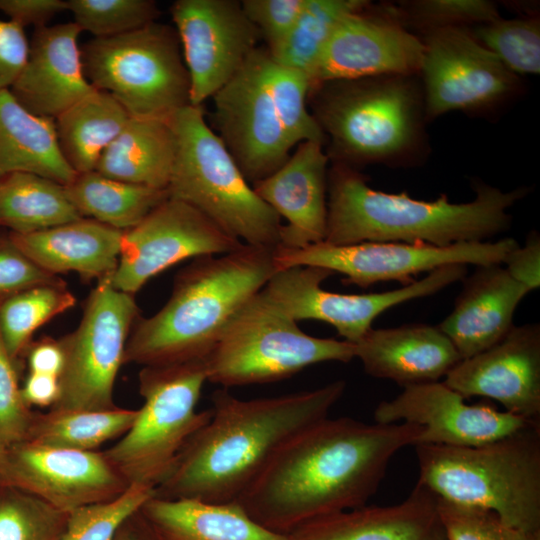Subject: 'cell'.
I'll list each match as a JSON object with an SVG mask.
<instances>
[{"label": "cell", "mask_w": 540, "mask_h": 540, "mask_svg": "<svg viewBox=\"0 0 540 540\" xmlns=\"http://www.w3.org/2000/svg\"><path fill=\"white\" fill-rule=\"evenodd\" d=\"M137 410L50 409L34 414L25 441L53 448L95 451L108 440L124 435L133 424Z\"/></svg>", "instance_id": "obj_34"}, {"label": "cell", "mask_w": 540, "mask_h": 540, "mask_svg": "<svg viewBox=\"0 0 540 540\" xmlns=\"http://www.w3.org/2000/svg\"><path fill=\"white\" fill-rule=\"evenodd\" d=\"M369 5L365 0H306L292 30L271 57L306 75L310 82L319 58L338 23Z\"/></svg>", "instance_id": "obj_35"}, {"label": "cell", "mask_w": 540, "mask_h": 540, "mask_svg": "<svg viewBox=\"0 0 540 540\" xmlns=\"http://www.w3.org/2000/svg\"><path fill=\"white\" fill-rule=\"evenodd\" d=\"M24 255L10 240L0 244V297L7 298L30 287L56 281Z\"/></svg>", "instance_id": "obj_46"}, {"label": "cell", "mask_w": 540, "mask_h": 540, "mask_svg": "<svg viewBox=\"0 0 540 540\" xmlns=\"http://www.w3.org/2000/svg\"><path fill=\"white\" fill-rule=\"evenodd\" d=\"M74 23L38 27L29 41L25 65L9 88L32 114L56 119L95 88L87 80Z\"/></svg>", "instance_id": "obj_22"}, {"label": "cell", "mask_w": 540, "mask_h": 540, "mask_svg": "<svg viewBox=\"0 0 540 540\" xmlns=\"http://www.w3.org/2000/svg\"><path fill=\"white\" fill-rule=\"evenodd\" d=\"M380 424L412 423L423 427L417 444L473 447L513 434L533 423L488 405L466 404L443 381L403 387L374 410Z\"/></svg>", "instance_id": "obj_20"}, {"label": "cell", "mask_w": 540, "mask_h": 540, "mask_svg": "<svg viewBox=\"0 0 540 540\" xmlns=\"http://www.w3.org/2000/svg\"><path fill=\"white\" fill-rule=\"evenodd\" d=\"M123 233L82 217L38 232L12 233L9 240L52 275L75 272L84 279L100 281L110 277L117 267Z\"/></svg>", "instance_id": "obj_27"}, {"label": "cell", "mask_w": 540, "mask_h": 540, "mask_svg": "<svg viewBox=\"0 0 540 540\" xmlns=\"http://www.w3.org/2000/svg\"><path fill=\"white\" fill-rule=\"evenodd\" d=\"M81 31L94 38L126 34L155 22L159 9L152 0H67Z\"/></svg>", "instance_id": "obj_41"}, {"label": "cell", "mask_w": 540, "mask_h": 540, "mask_svg": "<svg viewBox=\"0 0 540 540\" xmlns=\"http://www.w3.org/2000/svg\"><path fill=\"white\" fill-rule=\"evenodd\" d=\"M4 449H5V447L2 446V445L0 444V464H1V460H2V455H3Z\"/></svg>", "instance_id": "obj_53"}, {"label": "cell", "mask_w": 540, "mask_h": 540, "mask_svg": "<svg viewBox=\"0 0 540 540\" xmlns=\"http://www.w3.org/2000/svg\"><path fill=\"white\" fill-rule=\"evenodd\" d=\"M66 10L67 0H0V11L23 28L46 26L51 18Z\"/></svg>", "instance_id": "obj_49"}, {"label": "cell", "mask_w": 540, "mask_h": 540, "mask_svg": "<svg viewBox=\"0 0 540 540\" xmlns=\"http://www.w3.org/2000/svg\"><path fill=\"white\" fill-rule=\"evenodd\" d=\"M84 74L133 117L170 119L191 105L190 79L175 28L150 23L81 47Z\"/></svg>", "instance_id": "obj_10"}, {"label": "cell", "mask_w": 540, "mask_h": 540, "mask_svg": "<svg viewBox=\"0 0 540 540\" xmlns=\"http://www.w3.org/2000/svg\"><path fill=\"white\" fill-rule=\"evenodd\" d=\"M462 281L452 311L437 326L466 359L507 335L517 306L530 291L501 264L478 265Z\"/></svg>", "instance_id": "obj_24"}, {"label": "cell", "mask_w": 540, "mask_h": 540, "mask_svg": "<svg viewBox=\"0 0 540 540\" xmlns=\"http://www.w3.org/2000/svg\"><path fill=\"white\" fill-rule=\"evenodd\" d=\"M29 372L60 377L64 366V352L59 340L43 338L28 351Z\"/></svg>", "instance_id": "obj_50"}, {"label": "cell", "mask_w": 540, "mask_h": 540, "mask_svg": "<svg viewBox=\"0 0 540 540\" xmlns=\"http://www.w3.org/2000/svg\"><path fill=\"white\" fill-rule=\"evenodd\" d=\"M290 540H446L437 496L417 481L408 497L391 506H362L308 521Z\"/></svg>", "instance_id": "obj_25"}, {"label": "cell", "mask_w": 540, "mask_h": 540, "mask_svg": "<svg viewBox=\"0 0 540 540\" xmlns=\"http://www.w3.org/2000/svg\"><path fill=\"white\" fill-rule=\"evenodd\" d=\"M244 243L189 204L168 197L123 233L111 285L134 295L147 281L189 258L232 252Z\"/></svg>", "instance_id": "obj_14"}, {"label": "cell", "mask_w": 540, "mask_h": 540, "mask_svg": "<svg viewBox=\"0 0 540 540\" xmlns=\"http://www.w3.org/2000/svg\"><path fill=\"white\" fill-rule=\"evenodd\" d=\"M328 160L322 143L305 141L274 173L252 185L256 194L287 221L282 225L278 246L299 249L324 241Z\"/></svg>", "instance_id": "obj_23"}, {"label": "cell", "mask_w": 540, "mask_h": 540, "mask_svg": "<svg viewBox=\"0 0 540 540\" xmlns=\"http://www.w3.org/2000/svg\"><path fill=\"white\" fill-rule=\"evenodd\" d=\"M33 415L22 398L14 361L0 336V444L6 448L25 441Z\"/></svg>", "instance_id": "obj_44"}, {"label": "cell", "mask_w": 540, "mask_h": 540, "mask_svg": "<svg viewBox=\"0 0 540 540\" xmlns=\"http://www.w3.org/2000/svg\"><path fill=\"white\" fill-rule=\"evenodd\" d=\"M273 248L243 244L195 258L154 315L135 321L124 363L142 366L206 359L226 326L277 270Z\"/></svg>", "instance_id": "obj_4"}, {"label": "cell", "mask_w": 540, "mask_h": 540, "mask_svg": "<svg viewBox=\"0 0 540 540\" xmlns=\"http://www.w3.org/2000/svg\"><path fill=\"white\" fill-rule=\"evenodd\" d=\"M80 218L64 185L26 172L0 178V226L13 233L38 232Z\"/></svg>", "instance_id": "obj_33"}, {"label": "cell", "mask_w": 540, "mask_h": 540, "mask_svg": "<svg viewBox=\"0 0 540 540\" xmlns=\"http://www.w3.org/2000/svg\"><path fill=\"white\" fill-rule=\"evenodd\" d=\"M365 8L346 15L319 58L311 88L331 81L420 73L424 44L396 17Z\"/></svg>", "instance_id": "obj_19"}, {"label": "cell", "mask_w": 540, "mask_h": 540, "mask_svg": "<svg viewBox=\"0 0 540 540\" xmlns=\"http://www.w3.org/2000/svg\"><path fill=\"white\" fill-rule=\"evenodd\" d=\"M130 117L111 94L95 89L54 120L63 158L77 174L94 171Z\"/></svg>", "instance_id": "obj_31"}, {"label": "cell", "mask_w": 540, "mask_h": 540, "mask_svg": "<svg viewBox=\"0 0 540 540\" xmlns=\"http://www.w3.org/2000/svg\"><path fill=\"white\" fill-rule=\"evenodd\" d=\"M423 427L328 417L287 441L236 500L265 527L289 534L325 515L366 505L393 456Z\"/></svg>", "instance_id": "obj_1"}, {"label": "cell", "mask_w": 540, "mask_h": 540, "mask_svg": "<svg viewBox=\"0 0 540 540\" xmlns=\"http://www.w3.org/2000/svg\"><path fill=\"white\" fill-rule=\"evenodd\" d=\"M265 81L278 117L290 145L305 141L324 143L325 135L307 109L311 91L309 78L278 64L266 49L264 58Z\"/></svg>", "instance_id": "obj_37"}, {"label": "cell", "mask_w": 540, "mask_h": 540, "mask_svg": "<svg viewBox=\"0 0 540 540\" xmlns=\"http://www.w3.org/2000/svg\"><path fill=\"white\" fill-rule=\"evenodd\" d=\"M0 486L21 490L70 514L112 500L129 485L103 453L23 441L4 449Z\"/></svg>", "instance_id": "obj_17"}, {"label": "cell", "mask_w": 540, "mask_h": 540, "mask_svg": "<svg viewBox=\"0 0 540 540\" xmlns=\"http://www.w3.org/2000/svg\"><path fill=\"white\" fill-rule=\"evenodd\" d=\"M265 54L266 47L255 49L212 97L217 135L252 185L280 168L292 148L266 85Z\"/></svg>", "instance_id": "obj_15"}, {"label": "cell", "mask_w": 540, "mask_h": 540, "mask_svg": "<svg viewBox=\"0 0 540 540\" xmlns=\"http://www.w3.org/2000/svg\"><path fill=\"white\" fill-rule=\"evenodd\" d=\"M0 493V540H58L69 514L21 490Z\"/></svg>", "instance_id": "obj_40"}, {"label": "cell", "mask_w": 540, "mask_h": 540, "mask_svg": "<svg viewBox=\"0 0 540 540\" xmlns=\"http://www.w3.org/2000/svg\"><path fill=\"white\" fill-rule=\"evenodd\" d=\"M334 273L315 266L276 270L262 289L290 318L318 320L333 326L345 341L357 343L373 321L391 307L433 295L467 275V265L440 267L420 280L390 291L342 294L324 290L321 284Z\"/></svg>", "instance_id": "obj_13"}, {"label": "cell", "mask_w": 540, "mask_h": 540, "mask_svg": "<svg viewBox=\"0 0 540 540\" xmlns=\"http://www.w3.org/2000/svg\"><path fill=\"white\" fill-rule=\"evenodd\" d=\"M75 301L60 279L3 299L0 303V336L13 361L28 347L39 327L73 307Z\"/></svg>", "instance_id": "obj_36"}, {"label": "cell", "mask_w": 540, "mask_h": 540, "mask_svg": "<svg viewBox=\"0 0 540 540\" xmlns=\"http://www.w3.org/2000/svg\"><path fill=\"white\" fill-rule=\"evenodd\" d=\"M60 394L59 378L47 374L29 372L22 388L21 395L29 406L53 407Z\"/></svg>", "instance_id": "obj_51"}, {"label": "cell", "mask_w": 540, "mask_h": 540, "mask_svg": "<svg viewBox=\"0 0 540 540\" xmlns=\"http://www.w3.org/2000/svg\"><path fill=\"white\" fill-rule=\"evenodd\" d=\"M176 154L167 187L169 197L197 209L244 244L275 249L280 216L246 180L201 106L188 105L171 118Z\"/></svg>", "instance_id": "obj_6"}, {"label": "cell", "mask_w": 540, "mask_h": 540, "mask_svg": "<svg viewBox=\"0 0 540 540\" xmlns=\"http://www.w3.org/2000/svg\"><path fill=\"white\" fill-rule=\"evenodd\" d=\"M175 154L170 119L131 116L94 171L118 181L167 190Z\"/></svg>", "instance_id": "obj_30"}, {"label": "cell", "mask_w": 540, "mask_h": 540, "mask_svg": "<svg viewBox=\"0 0 540 540\" xmlns=\"http://www.w3.org/2000/svg\"><path fill=\"white\" fill-rule=\"evenodd\" d=\"M410 76H379L321 83L313 117L338 163L391 162L419 135L420 97ZM310 91V92H311Z\"/></svg>", "instance_id": "obj_7"}, {"label": "cell", "mask_w": 540, "mask_h": 540, "mask_svg": "<svg viewBox=\"0 0 540 540\" xmlns=\"http://www.w3.org/2000/svg\"><path fill=\"white\" fill-rule=\"evenodd\" d=\"M473 37L513 74L540 73V22L501 19L474 26ZM471 32V31H470Z\"/></svg>", "instance_id": "obj_38"}, {"label": "cell", "mask_w": 540, "mask_h": 540, "mask_svg": "<svg viewBox=\"0 0 540 540\" xmlns=\"http://www.w3.org/2000/svg\"><path fill=\"white\" fill-rule=\"evenodd\" d=\"M140 513L160 540H290L271 530L236 501L209 503L197 499H149Z\"/></svg>", "instance_id": "obj_28"}, {"label": "cell", "mask_w": 540, "mask_h": 540, "mask_svg": "<svg viewBox=\"0 0 540 540\" xmlns=\"http://www.w3.org/2000/svg\"><path fill=\"white\" fill-rule=\"evenodd\" d=\"M121 529L118 531V533L116 534L113 540H140L136 535L130 532H123L121 531Z\"/></svg>", "instance_id": "obj_52"}, {"label": "cell", "mask_w": 540, "mask_h": 540, "mask_svg": "<svg viewBox=\"0 0 540 540\" xmlns=\"http://www.w3.org/2000/svg\"><path fill=\"white\" fill-rule=\"evenodd\" d=\"M139 309L132 294L102 279L86 300L78 327L60 339L64 366L60 394L51 409L107 410L117 406L113 391L124 364L128 337Z\"/></svg>", "instance_id": "obj_11"}, {"label": "cell", "mask_w": 540, "mask_h": 540, "mask_svg": "<svg viewBox=\"0 0 540 540\" xmlns=\"http://www.w3.org/2000/svg\"><path fill=\"white\" fill-rule=\"evenodd\" d=\"M354 351L368 375L402 387L439 381L462 360L450 339L429 324L371 328Z\"/></svg>", "instance_id": "obj_26"}, {"label": "cell", "mask_w": 540, "mask_h": 540, "mask_svg": "<svg viewBox=\"0 0 540 540\" xmlns=\"http://www.w3.org/2000/svg\"><path fill=\"white\" fill-rule=\"evenodd\" d=\"M345 388V381L337 380L313 390L249 400L226 388L217 390L210 419L180 451L155 496L236 501L287 441L328 417Z\"/></svg>", "instance_id": "obj_2"}, {"label": "cell", "mask_w": 540, "mask_h": 540, "mask_svg": "<svg viewBox=\"0 0 540 540\" xmlns=\"http://www.w3.org/2000/svg\"><path fill=\"white\" fill-rule=\"evenodd\" d=\"M206 381L205 359L143 366L144 403L128 431L103 452L128 485L156 489L166 478L180 451L211 417L210 409L196 411Z\"/></svg>", "instance_id": "obj_8"}, {"label": "cell", "mask_w": 540, "mask_h": 540, "mask_svg": "<svg viewBox=\"0 0 540 540\" xmlns=\"http://www.w3.org/2000/svg\"><path fill=\"white\" fill-rule=\"evenodd\" d=\"M398 20L424 35L443 28H469L499 18L497 6L486 0H417L393 7Z\"/></svg>", "instance_id": "obj_42"}, {"label": "cell", "mask_w": 540, "mask_h": 540, "mask_svg": "<svg viewBox=\"0 0 540 540\" xmlns=\"http://www.w3.org/2000/svg\"><path fill=\"white\" fill-rule=\"evenodd\" d=\"M15 172L64 186L77 175L61 154L54 119L32 114L5 89L0 91V178Z\"/></svg>", "instance_id": "obj_29"}, {"label": "cell", "mask_w": 540, "mask_h": 540, "mask_svg": "<svg viewBox=\"0 0 540 540\" xmlns=\"http://www.w3.org/2000/svg\"><path fill=\"white\" fill-rule=\"evenodd\" d=\"M418 482L437 497L540 531V423L479 446L418 444Z\"/></svg>", "instance_id": "obj_5"}, {"label": "cell", "mask_w": 540, "mask_h": 540, "mask_svg": "<svg viewBox=\"0 0 540 540\" xmlns=\"http://www.w3.org/2000/svg\"><path fill=\"white\" fill-rule=\"evenodd\" d=\"M446 540H540V531L505 524L493 511L453 503L437 497Z\"/></svg>", "instance_id": "obj_43"}, {"label": "cell", "mask_w": 540, "mask_h": 540, "mask_svg": "<svg viewBox=\"0 0 540 540\" xmlns=\"http://www.w3.org/2000/svg\"><path fill=\"white\" fill-rule=\"evenodd\" d=\"M420 73L425 114L435 118L455 110L488 107L511 94L515 74L468 28H443L425 34Z\"/></svg>", "instance_id": "obj_18"}, {"label": "cell", "mask_w": 540, "mask_h": 540, "mask_svg": "<svg viewBox=\"0 0 540 540\" xmlns=\"http://www.w3.org/2000/svg\"><path fill=\"white\" fill-rule=\"evenodd\" d=\"M306 0H243L242 9L275 54L292 30Z\"/></svg>", "instance_id": "obj_45"}, {"label": "cell", "mask_w": 540, "mask_h": 540, "mask_svg": "<svg viewBox=\"0 0 540 540\" xmlns=\"http://www.w3.org/2000/svg\"><path fill=\"white\" fill-rule=\"evenodd\" d=\"M154 495L155 489L132 484L112 500L79 508L68 515L58 540H113Z\"/></svg>", "instance_id": "obj_39"}, {"label": "cell", "mask_w": 540, "mask_h": 540, "mask_svg": "<svg viewBox=\"0 0 540 540\" xmlns=\"http://www.w3.org/2000/svg\"><path fill=\"white\" fill-rule=\"evenodd\" d=\"M511 237L496 242H464L447 247L402 242H362L331 245L325 242L304 248L277 246L274 250L276 269L293 266H315L344 276L346 285L367 288L382 281H398L403 286L413 283L414 275L432 272L451 264H502L506 255L517 247Z\"/></svg>", "instance_id": "obj_12"}, {"label": "cell", "mask_w": 540, "mask_h": 540, "mask_svg": "<svg viewBox=\"0 0 540 540\" xmlns=\"http://www.w3.org/2000/svg\"><path fill=\"white\" fill-rule=\"evenodd\" d=\"M170 13L190 79V102L220 90L258 48L260 34L241 1L177 0Z\"/></svg>", "instance_id": "obj_16"}, {"label": "cell", "mask_w": 540, "mask_h": 540, "mask_svg": "<svg viewBox=\"0 0 540 540\" xmlns=\"http://www.w3.org/2000/svg\"><path fill=\"white\" fill-rule=\"evenodd\" d=\"M504 269L530 292L540 286V235L532 230L523 245L511 250L503 260Z\"/></svg>", "instance_id": "obj_48"}, {"label": "cell", "mask_w": 540, "mask_h": 540, "mask_svg": "<svg viewBox=\"0 0 540 540\" xmlns=\"http://www.w3.org/2000/svg\"><path fill=\"white\" fill-rule=\"evenodd\" d=\"M354 358V344L306 334L261 290L232 318L205 363L207 381L228 388L276 382L317 363Z\"/></svg>", "instance_id": "obj_9"}, {"label": "cell", "mask_w": 540, "mask_h": 540, "mask_svg": "<svg viewBox=\"0 0 540 540\" xmlns=\"http://www.w3.org/2000/svg\"><path fill=\"white\" fill-rule=\"evenodd\" d=\"M474 200L453 203L447 195L434 201L406 193L371 188L350 166L337 163L328 173L327 224L323 242L351 245L362 242H402L447 247L482 242L511 225L508 210L528 190L507 192L478 183Z\"/></svg>", "instance_id": "obj_3"}, {"label": "cell", "mask_w": 540, "mask_h": 540, "mask_svg": "<svg viewBox=\"0 0 540 540\" xmlns=\"http://www.w3.org/2000/svg\"><path fill=\"white\" fill-rule=\"evenodd\" d=\"M64 188L82 217L123 232L169 197L167 190L118 181L97 171L77 174Z\"/></svg>", "instance_id": "obj_32"}, {"label": "cell", "mask_w": 540, "mask_h": 540, "mask_svg": "<svg viewBox=\"0 0 540 540\" xmlns=\"http://www.w3.org/2000/svg\"><path fill=\"white\" fill-rule=\"evenodd\" d=\"M29 40L24 28L0 19V91L9 89L27 60Z\"/></svg>", "instance_id": "obj_47"}, {"label": "cell", "mask_w": 540, "mask_h": 540, "mask_svg": "<svg viewBox=\"0 0 540 540\" xmlns=\"http://www.w3.org/2000/svg\"><path fill=\"white\" fill-rule=\"evenodd\" d=\"M443 382L465 399L490 398L508 413L540 422V325H514L490 348L459 361Z\"/></svg>", "instance_id": "obj_21"}]
</instances>
